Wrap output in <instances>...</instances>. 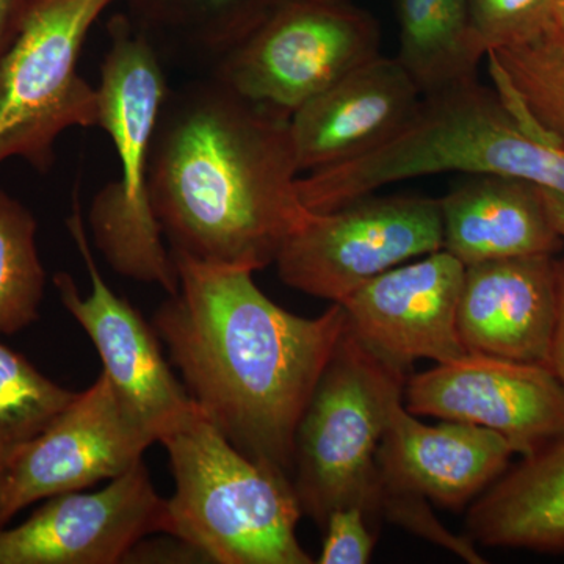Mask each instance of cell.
Here are the masks:
<instances>
[{
	"mask_svg": "<svg viewBox=\"0 0 564 564\" xmlns=\"http://www.w3.org/2000/svg\"><path fill=\"white\" fill-rule=\"evenodd\" d=\"M489 69L502 74L534 120L564 144V39L554 25L536 39L489 51Z\"/></svg>",
	"mask_w": 564,
	"mask_h": 564,
	"instance_id": "24",
	"label": "cell"
},
{
	"mask_svg": "<svg viewBox=\"0 0 564 564\" xmlns=\"http://www.w3.org/2000/svg\"><path fill=\"white\" fill-rule=\"evenodd\" d=\"M541 192H543L545 207H547L549 215L554 221L556 231L564 239V195L563 193L547 191V188H541Z\"/></svg>",
	"mask_w": 564,
	"mask_h": 564,
	"instance_id": "29",
	"label": "cell"
},
{
	"mask_svg": "<svg viewBox=\"0 0 564 564\" xmlns=\"http://www.w3.org/2000/svg\"><path fill=\"white\" fill-rule=\"evenodd\" d=\"M513 455L502 434L473 423H423L402 400L389 417L377 464L381 485L462 510L507 470Z\"/></svg>",
	"mask_w": 564,
	"mask_h": 564,
	"instance_id": "16",
	"label": "cell"
},
{
	"mask_svg": "<svg viewBox=\"0 0 564 564\" xmlns=\"http://www.w3.org/2000/svg\"><path fill=\"white\" fill-rule=\"evenodd\" d=\"M554 28L564 39V0H556Z\"/></svg>",
	"mask_w": 564,
	"mask_h": 564,
	"instance_id": "30",
	"label": "cell"
},
{
	"mask_svg": "<svg viewBox=\"0 0 564 564\" xmlns=\"http://www.w3.org/2000/svg\"><path fill=\"white\" fill-rule=\"evenodd\" d=\"M107 33L110 43L98 87V128L113 143L120 177L93 196L88 226L115 272L174 295L180 291V273L150 198L152 143L172 90L161 52L128 14H113Z\"/></svg>",
	"mask_w": 564,
	"mask_h": 564,
	"instance_id": "5",
	"label": "cell"
},
{
	"mask_svg": "<svg viewBox=\"0 0 564 564\" xmlns=\"http://www.w3.org/2000/svg\"><path fill=\"white\" fill-rule=\"evenodd\" d=\"M31 0H0V68L21 31Z\"/></svg>",
	"mask_w": 564,
	"mask_h": 564,
	"instance_id": "27",
	"label": "cell"
},
{
	"mask_svg": "<svg viewBox=\"0 0 564 564\" xmlns=\"http://www.w3.org/2000/svg\"><path fill=\"white\" fill-rule=\"evenodd\" d=\"M170 530L169 502L140 462L101 491L58 494L28 521L0 529V564L128 563L137 544Z\"/></svg>",
	"mask_w": 564,
	"mask_h": 564,
	"instance_id": "12",
	"label": "cell"
},
{
	"mask_svg": "<svg viewBox=\"0 0 564 564\" xmlns=\"http://www.w3.org/2000/svg\"><path fill=\"white\" fill-rule=\"evenodd\" d=\"M161 444L174 478L170 536L209 563H314L296 538L303 511L292 481L234 447L195 403Z\"/></svg>",
	"mask_w": 564,
	"mask_h": 564,
	"instance_id": "4",
	"label": "cell"
},
{
	"mask_svg": "<svg viewBox=\"0 0 564 564\" xmlns=\"http://www.w3.org/2000/svg\"><path fill=\"white\" fill-rule=\"evenodd\" d=\"M422 91L399 58L378 55L300 107L291 118L299 172L333 169L391 140Z\"/></svg>",
	"mask_w": 564,
	"mask_h": 564,
	"instance_id": "15",
	"label": "cell"
},
{
	"mask_svg": "<svg viewBox=\"0 0 564 564\" xmlns=\"http://www.w3.org/2000/svg\"><path fill=\"white\" fill-rule=\"evenodd\" d=\"M115 0H31L0 68V165L47 173L69 129L98 128V88L79 73L82 47Z\"/></svg>",
	"mask_w": 564,
	"mask_h": 564,
	"instance_id": "7",
	"label": "cell"
},
{
	"mask_svg": "<svg viewBox=\"0 0 564 564\" xmlns=\"http://www.w3.org/2000/svg\"><path fill=\"white\" fill-rule=\"evenodd\" d=\"M154 443L101 372L3 473L0 529L32 503L120 477Z\"/></svg>",
	"mask_w": 564,
	"mask_h": 564,
	"instance_id": "10",
	"label": "cell"
},
{
	"mask_svg": "<svg viewBox=\"0 0 564 564\" xmlns=\"http://www.w3.org/2000/svg\"><path fill=\"white\" fill-rule=\"evenodd\" d=\"M447 172L519 177L564 195V144L521 99L507 106L477 77L423 95L391 140L355 161L299 177L296 188L307 210L326 214L393 182Z\"/></svg>",
	"mask_w": 564,
	"mask_h": 564,
	"instance_id": "3",
	"label": "cell"
},
{
	"mask_svg": "<svg viewBox=\"0 0 564 564\" xmlns=\"http://www.w3.org/2000/svg\"><path fill=\"white\" fill-rule=\"evenodd\" d=\"M556 0H469L470 25L486 54L518 46L554 25Z\"/></svg>",
	"mask_w": 564,
	"mask_h": 564,
	"instance_id": "25",
	"label": "cell"
},
{
	"mask_svg": "<svg viewBox=\"0 0 564 564\" xmlns=\"http://www.w3.org/2000/svg\"><path fill=\"white\" fill-rule=\"evenodd\" d=\"M2 480H3V474H0V499H2Z\"/></svg>",
	"mask_w": 564,
	"mask_h": 564,
	"instance_id": "31",
	"label": "cell"
},
{
	"mask_svg": "<svg viewBox=\"0 0 564 564\" xmlns=\"http://www.w3.org/2000/svg\"><path fill=\"white\" fill-rule=\"evenodd\" d=\"M443 247L440 199L372 193L314 214L274 265L289 288L340 304L373 278Z\"/></svg>",
	"mask_w": 564,
	"mask_h": 564,
	"instance_id": "9",
	"label": "cell"
},
{
	"mask_svg": "<svg viewBox=\"0 0 564 564\" xmlns=\"http://www.w3.org/2000/svg\"><path fill=\"white\" fill-rule=\"evenodd\" d=\"M66 226L90 276L91 292L82 295L76 281L68 273L58 272L54 274L58 299L90 337L101 358L102 372L109 377L122 406L161 443L192 410V399L163 358L154 326L148 325L128 300L111 291L99 272L77 193Z\"/></svg>",
	"mask_w": 564,
	"mask_h": 564,
	"instance_id": "13",
	"label": "cell"
},
{
	"mask_svg": "<svg viewBox=\"0 0 564 564\" xmlns=\"http://www.w3.org/2000/svg\"><path fill=\"white\" fill-rule=\"evenodd\" d=\"M180 291L152 326L192 402L252 462L292 481L304 410L347 329L343 304L300 317L251 272L173 254Z\"/></svg>",
	"mask_w": 564,
	"mask_h": 564,
	"instance_id": "1",
	"label": "cell"
},
{
	"mask_svg": "<svg viewBox=\"0 0 564 564\" xmlns=\"http://www.w3.org/2000/svg\"><path fill=\"white\" fill-rule=\"evenodd\" d=\"M403 403L414 415L492 430L522 456L564 437V383L541 364L464 355L408 378Z\"/></svg>",
	"mask_w": 564,
	"mask_h": 564,
	"instance_id": "11",
	"label": "cell"
},
{
	"mask_svg": "<svg viewBox=\"0 0 564 564\" xmlns=\"http://www.w3.org/2000/svg\"><path fill=\"white\" fill-rule=\"evenodd\" d=\"M367 511L359 505L336 508L325 521V541L318 564H366L375 549Z\"/></svg>",
	"mask_w": 564,
	"mask_h": 564,
	"instance_id": "26",
	"label": "cell"
},
{
	"mask_svg": "<svg viewBox=\"0 0 564 564\" xmlns=\"http://www.w3.org/2000/svg\"><path fill=\"white\" fill-rule=\"evenodd\" d=\"M444 247L464 267L522 256H555L564 239L533 182L473 174L440 199Z\"/></svg>",
	"mask_w": 564,
	"mask_h": 564,
	"instance_id": "18",
	"label": "cell"
},
{
	"mask_svg": "<svg viewBox=\"0 0 564 564\" xmlns=\"http://www.w3.org/2000/svg\"><path fill=\"white\" fill-rule=\"evenodd\" d=\"M395 7L397 58L422 95L477 79L486 52L470 25L469 0H395Z\"/></svg>",
	"mask_w": 564,
	"mask_h": 564,
	"instance_id": "20",
	"label": "cell"
},
{
	"mask_svg": "<svg viewBox=\"0 0 564 564\" xmlns=\"http://www.w3.org/2000/svg\"><path fill=\"white\" fill-rule=\"evenodd\" d=\"M406 380V369L364 344L347 323L295 436L293 491L318 525L347 505L375 513L378 447Z\"/></svg>",
	"mask_w": 564,
	"mask_h": 564,
	"instance_id": "6",
	"label": "cell"
},
{
	"mask_svg": "<svg viewBox=\"0 0 564 564\" xmlns=\"http://www.w3.org/2000/svg\"><path fill=\"white\" fill-rule=\"evenodd\" d=\"M475 545L564 552V437L524 456L470 503Z\"/></svg>",
	"mask_w": 564,
	"mask_h": 564,
	"instance_id": "19",
	"label": "cell"
},
{
	"mask_svg": "<svg viewBox=\"0 0 564 564\" xmlns=\"http://www.w3.org/2000/svg\"><path fill=\"white\" fill-rule=\"evenodd\" d=\"M126 14L155 44L212 62L262 20L273 0H121Z\"/></svg>",
	"mask_w": 564,
	"mask_h": 564,
	"instance_id": "21",
	"label": "cell"
},
{
	"mask_svg": "<svg viewBox=\"0 0 564 564\" xmlns=\"http://www.w3.org/2000/svg\"><path fill=\"white\" fill-rule=\"evenodd\" d=\"M36 234L32 212L0 191V336L21 333L40 318L46 272Z\"/></svg>",
	"mask_w": 564,
	"mask_h": 564,
	"instance_id": "22",
	"label": "cell"
},
{
	"mask_svg": "<svg viewBox=\"0 0 564 564\" xmlns=\"http://www.w3.org/2000/svg\"><path fill=\"white\" fill-rule=\"evenodd\" d=\"M76 393L0 343V474L73 402Z\"/></svg>",
	"mask_w": 564,
	"mask_h": 564,
	"instance_id": "23",
	"label": "cell"
},
{
	"mask_svg": "<svg viewBox=\"0 0 564 564\" xmlns=\"http://www.w3.org/2000/svg\"><path fill=\"white\" fill-rule=\"evenodd\" d=\"M380 24L351 0H273L262 20L212 66L245 99L295 113L380 55Z\"/></svg>",
	"mask_w": 564,
	"mask_h": 564,
	"instance_id": "8",
	"label": "cell"
},
{
	"mask_svg": "<svg viewBox=\"0 0 564 564\" xmlns=\"http://www.w3.org/2000/svg\"><path fill=\"white\" fill-rule=\"evenodd\" d=\"M291 117L214 77L170 91L152 143V210L173 254L259 272L304 228Z\"/></svg>",
	"mask_w": 564,
	"mask_h": 564,
	"instance_id": "2",
	"label": "cell"
},
{
	"mask_svg": "<svg viewBox=\"0 0 564 564\" xmlns=\"http://www.w3.org/2000/svg\"><path fill=\"white\" fill-rule=\"evenodd\" d=\"M555 256L466 267L458 334L467 355L547 367L558 317Z\"/></svg>",
	"mask_w": 564,
	"mask_h": 564,
	"instance_id": "17",
	"label": "cell"
},
{
	"mask_svg": "<svg viewBox=\"0 0 564 564\" xmlns=\"http://www.w3.org/2000/svg\"><path fill=\"white\" fill-rule=\"evenodd\" d=\"M555 269L556 288H558V317H556L554 343H552L547 367L564 383V259H556Z\"/></svg>",
	"mask_w": 564,
	"mask_h": 564,
	"instance_id": "28",
	"label": "cell"
},
{
	"mask_svg": "<svg viewBox=\"0 0 564 564\" xmlns=\"http://www.w3.org/2000/svg\"><path fill=\"white\" fill-rule=\"evenodd\" d=\"M466 267L445 250L402 263L340 303L348 328L389 361H455L467 355L458 334Z\"/></svg>",
	"mask_w": 564,
	"mask_h": 564,
	"instance_id": "14",
	"label": "cell"
}]
</instances>
